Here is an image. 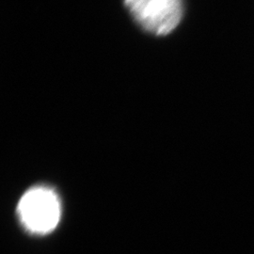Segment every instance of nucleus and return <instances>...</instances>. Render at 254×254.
<instances>
[{"label": "nucleus", "mask_w": 254, "mask_h": 254, "mask_svg": "<svg viewBox=\"0 0 254 254\" xmlns=\"http://www.w3.org/2000/svg\"><path fill=\"white\" fill-rule=\"evenodd\" d=\"M136 24L147 32L165 36L180 24L183 0H124Z\"/></svg>", "instance_id": "nucleus-1"}, {"label": "nucleus", "mask_w": 254, "mask_h": 254, "mask_svg": "<svg viewBox=\"0 0 254 254\" xmlns=\"http://www.w3.org/2000/svg\"><path fill=\"white\" fill-rule=\"evenodd\" d=\"M18 215L24 226L34 234L53 231L61 218V203L54 191L38 187L27 191L18 204Z\"/></svg>", "instance_id": "nucleus-2"}]
</instances>
